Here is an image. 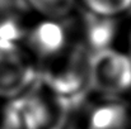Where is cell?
Here are the masks:
<instances>
[{"label":"cell","mask_w":131,"mask_h":129,"mask_svg":"<svg viewBox=\"0 0 131 129\" xmlns=\"http://www.w3.org/2000/svg\"><path fill=\"white\" fill-rule=\"evenodd\" d=\"M93 52L75 41L57 57L37 65L38 81L52 92L73 103L79 101L89 91V71Z\"/></svg>","instance_id":"obj_1"},{"label":"cell","mask_w":131,"mask_h":129,"mask_svg":"<svg viewBox=\"0 0 131 129\" xmlns=\"http://www.w3.org/2000/svg\"><path fill=\"white\" fill-rule=\"evenodd\" d=\"M15 103L24 129H69L74 108L40 81Z\"/></svg>","instance_id":"obj_2"},{"label":"cell","mask_w":131,"mask_h":129,"mask_svg":"<svg viewBox=\"0 0 131 129\" xmlns=\"http://www.w3.org/2000/svg\"><path fill=\"white\" fill-rule=\"evenodd\" d=\"M89 91L102 99H121L131 92V57L112 48L93 52Z\"/></svg>","instance_id":"obj_3"},{"label":"cell","mask_w":131,"mask_h":129,"mask_svg":"<svg viewBox=\"0 0 131 129\" xmlns=\"http://www.w3.org/2000/svg\"><path fill=\"white\" fill-rule=\"evenodd\" d=\"M37 81V63L23 46L0 41V101L19 99Z\"/></svg>","instance_id":"obj_4"},{"label":"cell","mask_w":131,"mask_h":129,"mask_svg":"<svg viewBox=\"0 0 131 129\" xmlns=\"http://www.w3.org/2000/svg\"><path fill=\"white\" fill-rule=\"evenodd\" d=\"M75 41L73 17L62 20L38 18L28 28L22 46L40 65L65 52Z\"/></svg>","instance_id":"obj_5"},{"label":"cell","mask_w":131,"mask_h":129,"mask_svg":"<svg viewBox=\"0 0 131 129\" xmlns=\"http://www.w3.org/2000/svg\"><path fill=\"white\" fill-rule=\"evenodd\" d=\"M77 39L85 44L92 52L112 48L118 33L117 18H107L84 10L77 19L73 15Z\"/></svg>","instance_id":"obj_6"},{"label":"cell","mask_w":131,"mask_h":129,"mask_svg":"<svg viewBox=\"0 0 131 129\" xmlns=\"http://www.w3.org/2000/svg\"><path fill=\"white\" fill-rule=\"evenodd\" d=\"M83 129H131V109L122 99H102L88 109Z\"/></svg>","instance_id":"obj_7"},{"label":"cell","mask_w":131,"mask_h":129,"mask_svg":"<svg viewBox=\"0 0 131 129\" xmlns=\"http://www.w3.org/2000/svg\"><path fill=\"white\" fill-rule=\"evenodd\" d=\"M32 17L24 0H0V41L22 44Z\"/></svg>","instance_id":"obj_8"},{"label":"cell","mask_w":131,"mask_h":129,"mask_svg":"<svg viewBox=\"0 0 131 129\" xmlns=\"http://www.w3.org/2000/svg\"><path fill=\"white\" fill-rule=\"evenodd\" d=\"M29 10L43 19H68L77 11L79 0H24Z\"/></svg>","instance_id":"obj_9"},{"label":"cell","mask_w":131,"mask_h":129,"mask_svg":"<svg viewBox=\"0 0 131 129\" xmlns=\"http://www.w3.org/2000/svg\"><path fill=\"white\" fill-rule=\"evenodd\" d=\"M79 4L89 13L107 18H118L131 10V0H79Z\"/></svg>","instance_id":"obj_10"},{"label":"cell","mask_w":131,"mask_h":129,"mask_svg":"<svg viewBox=\"0 0 131 129\" xmlns=\"http://www.w3.org/2000/svg\"><path fill=\"white\" fill-rule=\"evenodd\" d=\"M0 129H24L15 100L0 101Z\"/></svg>","instance_id":"obj_11"},{"label":"cell","mask_w":131,"mask_h":129,"mask_svg":"<svg viewBox=\"0 0 131 129\" xmlns=\"http://www.w3.org/2000/svg\"><path fill=\"white\" fill-rule=\"evenodd\" d=\"M129 56L131 57V36H130V54H129Z\"/></svg>","instance_id":"obj_12"}]
</instances>
